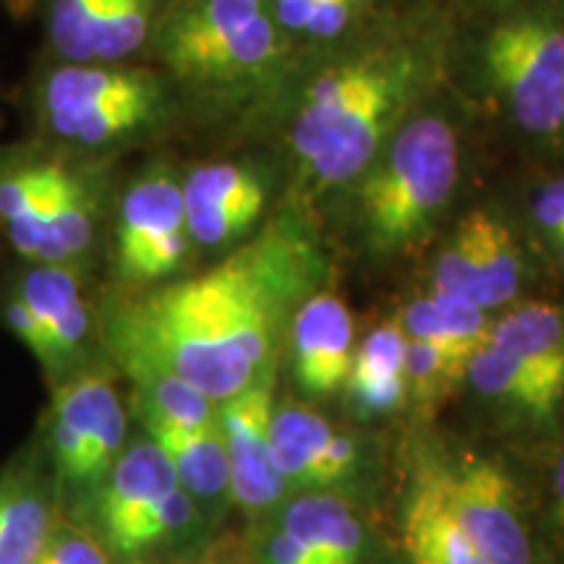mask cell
Returning <instances> with one entry per match:
<instances>
[{"mask_svg":"<svg viewBox=\"0 0 564 564\" xmlns=\"http://www.w3.org/2000/svg\"><path fill=\"white\" fill-rule=\"evenodd\" d=\"M192 243L220 249L249 232L270 202V181L246 160H209L181 173Z\"/></svg>","mask_w":564,"mask_h":564,"instance_id":"obj_13","label":"cell"},{"mask_svg":"<svg viewBox=\"0 0 564 564\" xmlns=\"http://www.w3.org/2000/svg\"><path fill=\"white\" fill-rule=\"evenodd\" d=\"M274 373L264 371L251 387L217 403L225 453L230 468V494L243 510L262 512L280 502L288 484L272 457Z\"/></svg>","mask_w":564,"mask_h":564,"instance_id":"obj_14","label":"cell"},{"mask_svg":"<svg viewBox=\"0 0 564 564\" xmlns=\"http://www.w3.org/2000/svg\"><path fill=\"white\" fill-rule=\"evenodd\" d=\"M444 76L465 74L523 137L564 144V0H442Z\"/></svg>","mask_w":564,"mask_h":564,"instance_id":"obj_3","label":"cell"},{"mask_svg":"<svg viewBox=\"0 0 564 564\" xmlns=\"http://www.w3.org/2000/svg\"><path fill=\"white\" fill-rule=\"evenodd\" d=\"M352 398L361 411L366 413H387L398 408L408 394V379L405 377H390V379H373V382H358L350 384Z\"/></svg>","mask_w":564,"mask_h":564,"instance_id":"obj_31","label":"cell"},{"mask_svg":"<svg viewBox=\"0 0 564 564\" xmlns=\"http://www.w3.org/2000/svg\"><path fill=\"white\" fill-rule=\"evenodd\" d=\"M460 178V139L442 112H413L345 188H352L366 243L394 253L419 243L453 202Z\"/></svg>","mask_w":564,"mask_h":564,"instance_id":"obj_7","label":"cell"},{"mask_svg":"<svg viewBox=\"0 0 564 564\" xmlns=\"http://www.w3.org/2000/svg\"><path fill=\"white\" fill-rule=\"evenodd\" d=\"M432 299L436 303V308H440L444 324H447V333L453 337L455 348L460 350L465 361H468V358L486 343V337H489V314H486L481 303H476L474 299H465V295L434 291Z\"/></svg>","mask_w":564,"mask_h":564,"instance_id":"obj_28","label":"cell"},{"mask_svg":"<svg viewBox=\"0 0 564 564\" xmlns=\"http://www.w3.org/2000/svg\"><path fill=\"white\" fill-rule=\"evenodd\" d=\"M147 432L171 460L178 484L194 499H217L230 491L228 453L220 426H173L162 421H144Z\"/></svg>","mask_w":564,"mask_h":564,"instance_id":"obj_20","label":"cell"},{"mask_svg":"<svg viewBox=\"0 0 564 564\" xmlns=\"http://www.w3.org/2000/svg\"><path fill=\"white\" fill-rule=\"evenodd\" d=\"M403 546L411 564H486L444 505L434 476L423 478L408 499Z\"/></svg>","mask_w":564,"mask_h":564,"instance_id":"obj_19","label":"cell"},{"mask_svg":"<svg viewBox=\"0 0 564 564\" xmlns=\"http://www.w3.org/2000/svg\"><path fill=\"white\" fill-rule=\"evenodd\" d=\"M319 251L291 217L225 262L129 303L112 324L126 369L173 373L223 403L262 377L288 308L308 293Z\"/></svg>","mask_w":564,"mask_h":564,"instance_id":"obj_1","label":"cell"},{"mask_svg":"<svg viewBox=\"0 0 564 564\" xmlns=\"http://www.w3.org/2000/svg\"><path fill=\"white\" fill-rule=\"evenodd\" d=\"M51 444L63 484L87 489L108 476L126 444V413L110 379L89 373L61 387Z\"/></svg>","mask_w":564,"mask_h":564,"instance_id":"obj_12","label":"cell"},{"mask_svg":"<svg viewBox=\"0 0 564 564\" xmlns=\"http://www.w3.org/2000/svg\"><path fill=\"white\" fill-rule=\"evenodd\" d=\"M282 528L316 564H358L366 533L348 502L329 494H306L288 507Z\"/></svg>","mask_w":564,"mask_h":564,"instance_id":"obj_18","label":"cell"},{"mask_svg":"<svg viewBox=\"0 0 564 564\" xmlns=\"http://www.w3.org/2000/svg\"><path fill=\"white\" fill-rule=\"evenodd\" d=\"M465 369H468V364H463L453 352L436 348L432 343L413 340V337L408 340L405 379L408 390L413 392L419 403L447 394L460 379H465Z\"/></svg>","mask_w":564,"mask_h":564,"instance_id":"obj_26","label":"cell"},{"mask_svg":"<svg viewBox=\"0 0 564 564\" xmlns=\"http://www.w3.org/2000/svg\"><path fill=\"white\" fill-rule=\"evenodd\" d=\"M6 319H9L13 335L19 337L21 343L30 348L34 356L40 358V364L45 366V358H47V343H45V335H42V327L34 319V314L30 312V306H26L24 301H21V295L17 293L13 299L9 301V306H6Z\"/></svg>","mask_w":564,"mask_h":564,"instance_id":"obj_33","label":"cell"},{"mask_svg":"<svg viewBox=\"0 0 564 564\" xmlns=\"http://www.w3.org/2000/svg\"><path fill=\"white\" fill-rule=\"evenodd\" d=\"M533 220L549 238L564 236V178L549 181L533 199Z\"/></svg>","mask_w":564,"mask_h":564,"instance_id":"obj_32","label":"cell"},{"mask_svg":"<svg viewBox=\"0 0 564 564\" xmlns=\"http://www.w3.org/2000/svg\"><path fill=\"white\" fill-rule=\"evenodd\" d=\"M37 21L42 58L147 61L165 0H24Z\"/></svg>","mask_w":564,"mask_h":564,"instance_id":"obj_9","label":"cell"},{"mask_svg":"<svg viewBox=\"0 0 564 564\" xmlns=\"http://www.w3.org/2000/svg\"><path fill=\"white\" fill-rule=\"evenodd\" d=\"M19 295L45 335V369H63L79 352L89 329V312L74 264H34Z\"/></svg>","mask_w":564,"mask_h":564,"instance_id":"obj_16","label":"cell"},{"mask_svg":"<svg viewBox=\"0 0 564 564\" xmlns=\"http://www.w3.org/2000/svg\"><path fill=\"white\" fill-rule=\"evenodd\" d=\"M192 236L181 173L152 162L129 181L116 207V267L129 282L171 278L186 262Z\"/></svg>","mask_w":564,"mask_h":564,"instance_id":"obj_10","label":"cell"},{"mask_svg":"<svg viewBox=\"0 0 564 564\" xmlns=\"http://www.w3.org/2000/svg\"><path fill=\"white\" fill-rule=\"evenodd\" d=\"M444 79L442 0H387L345 37L301 53L288 147L319 196L361 175Z\"/></svg>","mask_w":564,"mask_h":564,"instance_id":"obj_2","label":"cell"},{"mask_svg":"<svg viewBox=\"0 0 564 564\" xmlns=\"http://www.w3.org/2000/svg\"><path fill=\"white\" fill-rule=\"evenodd\" d=\"M58 520L26 478L0 481V564H34Z\"/></svg>","mask_w":564,"mask_h":564,"instance_id":"obj_24","label":"cell"},{"mask_svg":"<svg viewBox=\"0 0 564 564\" xmlns=\"http://www.w3.org/2000/svg\"><path fill=\"white\" fill-rule=\"evenodd\" d=\"M486 343L535 366L564 387V308L544 301H528L491 322Z\"/></svg>","mask_w":564,"mask_h":564,"instance_id":"obj_22","label":"cell"},{"mask_svg":"<svg viewBox=\"0 0 564 564\" xmlns=\"http://www.w3.org/2000/svg\"><path fill=\"white\" fill-rule=\"evenodd\" d=\"M408 340L411 337H408L403 322H390L373 329L361 348H358L356 356H352L348 382L345 384L405 377Z\"/></svg>","mask_w":564,"mask_h":564,"instance_id":"obj_27","label":"cell"},{"mask_svg":"<svg viewBox=\"0 0 564 564\" xmlns=\"http://www.w3.org/2000/svg\"><path fill=\"white\" fill-rule=\"evenodd\" d=\"M34 564H112L108 549L82 528L55 523Z\"/></svg>","mask_w":564,"mask_h":564,"instance_id":"obj_30","label":"cell"},{"mask_svg":"<svg viewBox=\"0 0 564 564\" xmlns=\"http://www.w3.org/2000/svg\"><path fill=\"white\" fill-rule=\"evenodd\" d=\"M264 564H316V562L308 556L306 549H303L299 541L285 531V528H280V531H274L270 539H267Z\"/></svg>","mask_w":564,"mask_h":564,"instance_id":"obj_34","label":"cell"},{"mask_svg":"<svg viewBox=\"0 0 564 564\" xmlns=\"http://www.w3.org/2000/svg\"><path fill=\"white\" fill-rule=\"evenodd\" d=\"M554 507H556V520H560L564 531V449L560 460H556V470H554Z\"/></svg>","mask_w":564,"mask_h":564,"instance_id":"obj_35","label":"cell"},{"mask_svg":"<svg viewBox=\"0 0 564 564\" xmlns=\"http://www.w3.org/2000/svg\"><path fill=\"white\" fill-rule=\"evenodd\" d=\"M295 379L306 392L329 394L348 382L352 314L335 293H312L293 314Z\"/></svg>","mask_w":564,"mask_h":564,"instance_id":"obj_15","label":"cell"},{"mask_svg":"<svg viewBox=\"0 0 564 564\" xmlns=\"http://www.w3.org/2000/svg\"><path fill=\"white\" fill-rule=\"evenodd\" d=\"M440 494L486 564H535L518 484L489 457H463L434 476Z\"/></svg>","mask_w":564,"mask_h":564,"instance_id":"obj_11","label":"cell"},{"mask_svg":"<svg viewBox=\"0 0 564 564\" xmlns=\"http://www.w3.org/2000/svg\"><path fill=\"white\" fill-rule=\"evenodd\" d=\"M26 110L34 139L105 160L171 123L181 100L167 76L150 61L40 58L26 82Z\"/></svg>","mask_w":564,"mask_h":564,"instance_id":"obj_5","label":"cell"},{"mask_svg":"<svg viewBox=\"0 0 564 564\" xmlns=\"http://www.w3.org/2000/svg\"><path fill=\"white\" fill-rule=\"evenodd\" d=\"M434 291L436 293H455L474 299L478 303V270L474 246H470L468 232L463 223L457 225L449 243L444 246L434 267Z\"/></svg>","mask_w":564,"mask_h":564,"instance_id":"obj_29","label":"cell"},{"mask_svg":"<svg viewBox=\"0 0 564 564\" xmlns=\"http://www.w3.org/2000/svg\"><path fill=\"white\" fill-rule=\"evenodd\" d=\"M468 379L478 392L531 421H552L564 405V387L523 358L484 343L468 358Z\"/></svg>","mask_w":564,"mask_h":564,"instance_id":"obj_17","label":"cell"},{"mask_svg":"<svg viewBox=\"0 0 564 564\" xmlns=\"http://www.w3.org/2000/svg\"><path fill=\"white\" fill-rule=\"evenodd\" d=\"M105 160L45 141L0 147V225L34 264H74L105 212Z\"/></svg>","mask_w":564,"mask_h":564,"instance_id":"obj_6","label":"cell"},{"mask_svg":"<svg viewBox=\"0 0 564 564\" xmlns=\"http://www.w3.org/2000/svg\"><path fill=\"white\" fill-rule=\"evenodd\" d=\"M463 228L474 246L478 270V303L489 308L507 306L518 299L523 285V249L507 223L486 209L463 217Z\"/></svg>","mask_w":564,"mask_h":564,"instance_id":"obj_23","label":"cell"},{"mask_svg":"<svg viewBox=\"0 0 564 564\" xmlns=\"http://www.w3.org/2000/svg\"><path fill=\"white\" fill-rule=\"evenodd\" d=\"M333 426L308 408L288 405L272 413V457L288 486H333L329 449Z\"/></svg>","mask_w":564,"mask_h":564,"instance_id":"obj_21","label":"cell"},{"mask_svg":"<svg viewBox=\"0 0 564 564\" xmlns=\"http://www.w3.org/2000/svg\"><path fill=\"white\" fill-rule=\"evenodd\" d=\"M137 382L141 421H162L173 426H215L217 403L173 373L154 369H126Z\"/></svg>","mask_w":564,"mask_h":564,"instance_id":"obj_25","label":"cell"},{"mask_svg":"<svg viewBox=\"0 0 564 564\" xmlns=\"http://www.w3.org/2000/svg\"><path fill=\"white\" fill-rule=\"evenodd\" d=\"M102 481L97 520L112 554H147L194 525V497L152 436L123 449Z\"/></svg>","mask_w":564,"mask_h":564,"instance_id":"obj_8","label":"cell"},{"mask_svg":"<svg viewBox=\"0 0 564 564\" xmlns=\"http://www.w3.org/2000/svg\"><path fill=\"white\" fill-rule=\"evenodd\" d=\"M183 105L236 108L285 89L301 51L267 0H165L150 55Z\"/></svg>","mask_w":564,"mask_h":564,"instance_id":"obj_4","label":"cell"},{"mask_svg":"<svg viewBox=\"0 0 564 564\" xmlns=\"http://www.w3.org/2000/svg\"><path fill=\"white\" fill-rule=\"evenodd\" d=\"M554 246H556V251H560V259H562V267H564V236L554 238Z\"/></svg>","mask_w":564,"mask_h":564,"instance_id":"obj_36","label":"cell"}]
</instances>
